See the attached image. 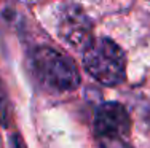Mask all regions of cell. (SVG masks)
Returning <instances> with one entry per match:
<instances>
[{
  "mask_svg": "<svg viewBox=\"0 0 150 148\" xmlns=\"http://www.w3.org/2000/svg\"><path fill=\"white\" fill-rule=\"evenodd\" d=\"M83 64L96 81L115 86L125 81L126 58L125 53L110 38H96L85 48Z\"/></svg>",
  "mask_w": 150,
  "mask_h": 148,
  "instance_id": "obj_1",
  "label": "cell"
},
{
  "mask_svg": "<svg viewBox=\"0 0 150 148\" xmlns=\"http://www.w3.org/2000/svg\"><path fill=\"white\" fill-rule=\"evenodd\" d=\"M32 70L45 88L56 93L74 91L80 84V75L74 62L53 48L35 49L32 54Z\"/></svg>",
  "mask_w": 150,
  "mask_h": 148,
  "instance_id": "obj_2",
  "label": "cell"
},
{
  "mask_svg": "<svg viewBox=\"0 0 150 148\" xmlns=\"http://www.w3.org/2000/svg\"><path fill=\"white\" fill-rule=\"evenodd\" d=\"M94 128L101 139H121L129 132L131 119L121 104L105 102L96 112Z\"/></svg>",
  "mask_w": 150,
  "mask_h": 148,
  "instance_id": "obj_3",
  "label": "cell"
},
{
  "mask_svg": "<svg viewBox=\"0 0 150 148\" xmlns=\"http://www.w3.org/2000/svg\"><path fill=\"white\" fill-rule=\"evenodd\" d=\"M59 34L72 46L78 48L83 46V45L88 46L91 43L90 19L81 11H78L77 8H72V11H64L59 26Z\"/></svg>",
  "mask_w": 150,
  "mask_h": 148,
  "instance_id": "obj_4",
  "label": "cell"
},
{
  "mask_svg": "<svg viewBox=\"0 0 150 148\" xmlns=\"http://www.w3.org/2000/svg\"><path fill=\"white\" fill-rule=\"evenodd\" d=\"M0 124L5 128L10 124V99L2 81H0Z\"/></svg>",
  "mask_w": 150,
  "mask_h": 148,
  "instance_id": "obj_5",
  "label": "cell"
},
{
  "mask_svg": "<svg viewBox=\"0 0 150 148\" xmlns=\"http://www.w3.org/2000/svg\"><path fill=\"white\" fill-rule=\"evenodd\" d=\"M102 145L104 148H131L121 139H102Z\"/></svg>",
  "mask_w": 150,
  "mask_h": 148,
  "instance_id": "obj_6",
  "label": "cell"
},
{
  "mask_svg": "<svg viewBox=\"0 0 150 148\" xmlns=\"http://www.w3.org/2000/svg\"><path fill=\"white\" fill-rule=\"evenodd\" d=\"M11 148H24V147H23V143L19 142V139H18V137H15V139H13V142H11Z\"/></svg>",
  "mask_w": 150,
  "mask_h": 148,
  "instance_id": "obj_7",
  "label": "cell"
}]
</instances>
